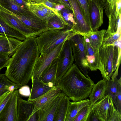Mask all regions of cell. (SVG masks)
I'll use <instances>...</instances> for the list:
<instances>
[{
	"instance_id": "cell-41",
	"label": "cell",
	"mask_w": 121,
	"mask_h": 121,
	"mask_svg": "<svg viewBox=\"0 0 121 121\" xmlns=\"http://www.w3.org/2000/svg\"><path fill=\"white\" fill-rule=\"evenodd\" d=\"M109 121H121V114L116 108L113 112Z\"/></svg>"
},
{
	"instance_id": "cell-30",
	"label": "cell",
	"mask_w": 121,
	"mask_h": 121,
	"mask_svg": "<svg viewBox=\"0 0 121 121\" xmlns=\"http://www.w3.org/2000/svg\"><path fill=\"white\" fill-rule=\"evenodd\" d=\"M31 3L34 4L44 14L49 17H51L56 15L62 19L65 20L62 16L60 11L49 7L43 4Z\"/></svg>"
},
{
	"instance_id": "cell-11",
	"label": "cell",
	"mask_w": 121,
	"mask_h": 121,
	"mask_svg": "<svg viewBox=\"0 0 121 121\" xmlns=\"http://www.w3.org/2000/svg\"><path fill=\"white\" fill-rule=\"evenodd\" d=\"M111 98L105 96L94 104L92 109L98 116L100 121H109L115 108Z\"/></svg>"
},
{
	"instance_id": "cell-38",
	"label": "cell",
	"mask_w": 121,
	"mask_h": 121,
	"mask_svg": "<svg viewBox=\"0 0 121 121\" xmlns=\"http://www.w3.org/2000/svg\"><path fill=\"white\" fill-rule=\"evenodd\" d=\"M9 56L0 53V71L3 68L7 67L10 58Z\"/></svg>"
},
{
	"instance_id": "cell-42",
	"label": "cell",
	"mask_w": 121,
	"mask_h": 121,
	"mask_svg": "<svg viewBox=\"0 0 121 121\" xmlns=\"http://www.w3.org/2000/svg\"><path fill=\"white\" fill-rule=\"evenodd\" d=\"M103 8H104L107 5L112 6L116 4L117 0H98Z\"/></svg>"
},
{
	"instance_id": "cell-25",
	"label": "cell",
	"mask_w": 121,
	"mask_h": 121,
	"mask_svg": "<svg viewBox=\"0 0 121 121\" xmlns=\"http://www.w3.org/2000/svg\"><path fill=\"white\" fill-rule=\"evenodd\" d=\"M105 30L92 32L81 34L85 36L88 39L89 43L94 49H99L101 47Z\"/></svg>"
},
{
	"instance_id": "cell-46",
	"label": "cell",
	"mask_w": 121,
	"mask_h": 121,
	"mask_svg": "<svg viewBox=\"0 0 121 121\" xmlns=\"http://www.w3.org/2000/svg\"><path fill=\"white\" fill-rule=\"evenodd\" d=\"M65 7L63 5L61 4H57L55 7V9L58 10L60 11L63 9L65 8Z\"/></svg>"
},
{
	"instance_id": "cell-29",
	"label": "cell",
	"mask_w": 121,
	"mask_h": 121,
	"mask_svg": "<svg viewBox=\"0 0 121 121\" xmlns=\"http://www.w3.org/2000/svg\"><path fill=\"white\" fill-rule=\"evenodd\" d=\"M118 79H110L107 81V87L105 96L109 95L112 98L114 105H116V95L117 91Z\"/></svg>"
},
{
	"instance_id": "cell-12",
	"label": "cell",
	"mask_w": 121,
	"mask_h": 121,
	"mask_svg": "<svg viewBox=\"0 0 121 121\" xmlns=\"http://www.w3.org/2000/svg\"><path fill=\"white\" fill-rule=\"evenodd\" d=\"M71 7L76 25L72 28L77 34H82L92 32L87 22L77 0H68Z\"/></svg>"
},
{
	"instance_id": "cell-26",
	"label": "cell",
	"mask_w": 121,
	"mask_h": 121,
	"mask_svg": "<svg viewBox=\"0 0 121 121\" xmlns=\"http://www.w3.org/2000/svg\"><path fill=\"white\" fill-rule=\"evenodd\" d=\"M0 34L24 41L25 36L20 32L9 26L0 19Z\"/></svg>"
},
{
	"instance_id": "cell-13",
	"label": "cell",
	"mask_w": 121,
	"mask_h": 121,
	"mask_svg": "<svg viewBox=\"0 0 121 121\" xmlns=\"http://www.w3.org/2000/svg\"><path fill=\"white\" fill-rule=\"evenodd\" d=\"M13 14L33 30L38 36L42 33L49 30L46 22L30 11L25 14Z\"/></svg>"
},
{
	"instance_id": "cell-47",
	"label": "cell",
	"mask_w": 121,
	"mask_h": 121,
	"mask_svg": "<svg viewBox=\"0 0 121 121\" xmlns=\"http://www.w3.org/2000/svg\"><path fill=\"white\" fill-rule=\"evenodd\" d=\"M52 2L57 4H60L58 0H48Z\"/></svg>"
},
{
	"instance_id": "cell-7",
	"label": "cell",
	"mask_w": 121,
	"mask_h": 121,
	"mask_svg": "<svg viewBox=\"0 0 121 121\" xmlns=\"http://www.w3.org/2000/svg\"><path fill=\"white\" fill-rule=\"evenodd\" d=\"M65 41L48 52L40 54L35 63L31 79H40L44 70L55 59L58 57Z\"/></svg>"
},
{
	"instance_id": "cell-27",
	"label": "cell",
	"mask_w": 121,
	"mask_h": 121,
	"mask_svg": "<svg viewBox=\"0 0 121 121\" xmlns=\"http://www.w3.org/2000/svg\"><path fill=\"white\" fill-rule=\"evenodd\" d=\"M70 100L66 95L63 98L58 108L54 121H65Z\"/></svg>"
},
{
	"instance_id": "cell-45",
	"label": "cell",
	"mask_w": 121,
	"mask_h": 121,
	"mask_svg": "<svg viewBox=\"0 0 121 121\" xmlns=\"http://www.w3.org/2000/svg\"><path fill=\"white\" fill-rule=\"evenodd\" d=\"M16 3L20 5L28 8L30 4L28 3L23 0H12Z\"/></svg>"
},
{
	"instance_id": "cell-9",
	"label": "cell",
	"mask_w": 121,
	"mask_h": 121,
	"mask_svg": "<svg viewBox=\"0 0 121 121\" xmlns=\"http://www.w3.org/2000/svg\"><path fill=\"white\" fill-rule=\"evenodd\" d=\"M65 95L61 92L43 105L38 110V121H54L60 103Z\"/></svg>"
},
{
	"instance_id": "cell-14",
	"label": "cell",
	"mask_w": 121,
	"mask_h": 121,
	"mask_svg": "<svg viewBox=\"0 0 121 121\" xmlns=\"http://www.w3.org/2000/svg\"><path fill=\"white\" fill-rule=\"evenodd\" d=\"M116 4L113 7L108 6L104 9V13L108 18V26L106 30L104 38L106 37L117 33H121V14L116 16Z\"/></svg>"
},
{
	"instance_id": "cell-3",
	"label": "cell",
	"mask_w": 121,
	"mask_h": 121,
	"mask_svg": "<svg viewBox=\"0 0 121 121\" xmlns=\"http://www.w3.org/2000/svg\"><path fill=\"white\" fill-rule=\"evenodd\" d=\"M99 70L107 81L113 73L118 71L121 60V40L115 45L101 46L99 50Z\"/></svg>"
},
{
	"instance_id": "cell-40",
	"label": "cell",
	"mask_w": 121,
	"mask_h": 121,
	"mask_svg": "<svg viewBox=\"0 0 121 121\" xmlns=\"http://www.w3.org/2000/svg\"><path fill=\"white\" fill-rule=\"evenodd\" d=\"M31 2L34 3L43 4L53 9H55L56 5L58 4L51 2L48 0H31Z\"/></svg>"
},
{
	"instance_id": "cell-33",
	"label": "cell",
	"mask_w": 121,
	"mask_h": 121,
	"mask_svg": "<svg viewBox=\"0 0 121 121\" xmlns=\"http://www.w3.org/2000/svg\"><path fill=\"white\" fill-rule=\"evenodd\" d=\"M93 105L90 104L84 107L78 112L73 121H86Z\"/></svg>"
},
{
	"instance_id": "cell-34",
	"label": "cell",
	"mask_w": 121,
	"mask_h": 121,
	"mask_svg": "<svg viewBox=\"0 0 121 121\" xmlns=\"http://www.w3.org/2000/svg\"><path fill=\"white\" fill-rule=\"evenodd\" d=\"M60 12L62 17L69 24L70 28H72L76 24L72 11L65 7L62 9Z\"/></svg>"
},
{
	"instance_id": "cell-23",
	"label": "cell",
	"mask_w": 121,
	"mask_h": 121,
	"mask_svg": "<svg viewBox=\"0 0 121 121\" xmlns=\"http://www.w3.org/2000/svg\"><path fill=\"white\" fill-rule=\"evenodd\" d=\"M90 104L89 99L70 102L65 121H73L80 111L84 107Z\"/></svg>"
},
{
	"instance_id": "cell-21",
	"label": "cell",
	"mask_w": 121,
	"mask_h": 121,
	"mask_svg": "<svg viewBox=\"0 0 121 121\" xmlns=\"http://www.w3.org/2000/svg\"><path fill=\"white\" fill-rule=\"evenodd\" d=\"M57 65V58L55 59L44 70L39 79L45 83L56 86Z\"/></svg>"
},
{
	"instance_id": "cell-19",
	"label": "cell",
	"mask_w": 121,
	"mask_h": 121,
	"mask_svg": "<svg viewBox=\"0 0 121 121\" xmlns=\"http://www.w3.org/2000/svg\"><path fill=\"white\" fill-rule=\"evenodd\" d=\"M32 87L30 95L28 100L33 101L54 88L56 86L45 83L40 79H31Z\"/></svg>"
},
{
	"instance_id": "cell-32",
	"label": "cell",
	"mask_w": 121,
	"mask_h": 121,
	"mask_svg": "<svg viewBox=\"0 0 121 121\" xmlns=\"http://www.w3.org/2000/svg\"><path fill=\"white\" fill-rule=\"evenodd\" d=\"M15 84L9 79L5 74L0 73V98L5 93L9 91V86Z\"/></svg>"
},
{
	"instance_id": "cell-35",
	"label": "cell",
	"mask_w": 121,
	"mask_h": 121,
	"mask_svg": "<svg viewBox=\"0 0 121 121\" xmlns=\"http://www.w3.org/2000/svg\"><path fill=\"white\" fill-rule=\"evenodd\" d=\"M30 10L33 13L45 22L47 24L49 19L50 17H49L44 14L34 4L31 3L29 6Z\"/></svg>"
},
{
	"instance_id": "cell-10",
	"label": "cell",
	"mask_w": 121,
	"mask_h": 121,
	"mask_svg": "<svg viewBox=\"0 0 121 121\" xmlns=\"http://www.w3.org/2000/svg\"><path fill=\"white\" fill-rule=\"evenodd\" d=\"M34 108L33 101L25 100L19 97L17 103V121H38V111L33 114Z\"/></svg>"
},
{
	"instance_id": "cell-39",
	"label": "cell",
	"mask_w": 121,
	"mask_h": 121,
	"mask_svg": "<svg viewBox=\"0 0 121 121\" xmlns=\"http://www.w3.org/2000/svg\"><path fill=\"white\" fill-rule=\"evenodd\" d=\"M18 92L21 95L24 97H29L30 93L31 91L29 86L27 85L23 86L20 87Z\"/></svg>"
},
{
	"instance_id": "cell-36",
	"label": "cell",
	"mask_w": 121,
	"mask_h": 121,
	"mask_svg": "<svg viewBox=\"0 0 121 121\" xmlns=\"http://www.w3.org/2000/svg\"><path fill=\"white\" fill-rule=\"evenodd\" d=\"M117 110L121 114V77L118 79L117 91L116 95V105Z\"/></svg>"
},
{
	"instance_id": "cell-48",
	"label": "cell",
	"mask_w": 121,
	"mask_h": 121,
	"mask_svg": "<svg viewBox=\"0 0 121 121\" xmlns=\"http://www.w3.org/2000/svg\"><path fill=\"white\" fill-rule=\"evenodd\" d=\"M25 1H26V2L30 4L31 2V0H23Z\"/></svg>"
},
{
	"instance_id": "cell-31",
	"label": "cell",
	"mask_w": 121,
	"mask_h": 121,
	"mask_svg": "<svg viewBox=\"0 0 121 121\" xmlns=\"http://www.w3.org/2000/svg\"><path fill=\"white\" fill-rule=\"evenodd\" d=\"M77 0L80 5L85 20L91 27L89 13L91 0Z\"/></svg>"
},
{
	"instance_id": "cell-5",
	"label": "cell",
	"mask_w": 121,
	"mask_h": 121,
	"mask_svg": "<svg viewBox=\"0 0 121 121\" xmlns=\"http://www.w3.org/2000/svg\"><path fill=\"white\" fill-rule=\"evenodd\" d=\"M69 40L71 45L75 64L85 76L87 78H90L88 74L90 70L88 66L83 36L77 34Z\"/></svg>"
},
{
	"instance_id": "cell-43",
	"label": "cell",
	"mask_w": 121,
	"mask_h": 121,
	"mask_svg": "<svg viewBox=\"0 0 121 121\" xmlns=\"http://www.w3.org/2000/svg\"><path fill=\"white\" fill-rule=\"evenodd\" d=\"M86 121H100L94 111L92 109L89 113Z\"/></svg>"
},
{
	"instance_id": "cell-44",
	"label": "cell",
	"mask_w": 121,
	"mask_h": 121,
	"mask_svg": "<svg viewBox=\"0 0 121 121\" xmlns=\"http://www.w3.org/2000/svg\"><path fill=\"white\" fill-rule=\"evenodd\" d=\"M60 4L72 11V9L68 0H58Z\"/></svg>"
},
{
	"instance_id": "cell-24",
	"label": "cell",
	"mask_w": 121,
	"mask_h": 121,
	"mask_svg": "<svg viewBox=\"0 0 121 121\" xmlns=\"http://www.w3.org/2000/svg\"><path fill=\"white\" fill-rule=\"evenodd\" d=\"M61 90L56 86L54 88L34 100L35 108L33 113H35L45 104L62 92Z\"/></svg>"
},
{
	"instance_id": "cell-6",
	"label": "cell",
	"mask_w": 121,
	"mask_h": 121,
	"mask_svg": "<svg viewBox=\"0 0 121 121\" xmlns=\"http://www.w3.org/2000/svg\"><path fill=\"white\" fill-rule=\"evenodd\" d=\"M58 65L56 83L73 64L74 61L70 41L66 40L57 57Z\"/></svg>"
},
{
	"instance_id": "cell-20",
	"label": "cell",
	"mask_w": 121,
	"mask_h": 121,
	"mask_svg": "<svg viewBox=\"0 0 121 121\" xmlns=\"http://www.w3.org/2000/svg\"><path fill=\"white\" fill-rule=\"evenodd\" d=\"M107 84V80L103 78L94 84L89 96L90 104L93 105L104 97Z\"/></svg>"
},
{
	"instance_id": "cell-18",
	"label": "cell",
	"mask_w": 121,
	"mask_h": 121,
	"mask_svg": "<svg viewBox=\"0 0 121 121\" xmlns=\"http://www.w3.org/2000/svg\"><path fill=\"white\" fill-rule=\"evenodd\" d=\"M22 42L15 38L0 35V53L12 56Z\"/></svg>"
},
{
	"instance_id": "cell-15",
	"label": "cell",
	"mask_w": 121,
	"mask_h": 121,
	"mask_svg": "<svg viewBox=\"0 0 121 121\" xmlns=\"http://www.w3.org/2000/svg\"><path fill=\"white\" fill-rule=\"evenodd\" d=\"M20 96L18 90H14L11 97L0 113V121H17V103Z\"/></svg>"
},
{
	"instance_id": "cell-8",
	"label": "cell",
	"mask_w": 121,
	"mask_h": 121,
	"mask_svg": "<svg viewBox=\"0 0 121 121\" xmlns=\"http://www.w3.org/2000/svg\"><path fill=\"white\" fill-rule=\"evenodd\" d=\"M0 19L9 26L20 32L26 38L36 37L38 36L37 33L15 15L0 9Z\"/></svg>"
},
{
	"instance_id": "cell-2",
	"label": "cell",
	"mask_w": 121,
	"mask_h": 121,
	"mask_svg": "<svg viewBox=\"0 0 121 121\" xmlns=\"http://www.w3.org/2000/svg\"><path fill=\"white\" fill-rule=\"evenodd\" d=\"M90 78L85 76L75 64H73L56 83L70 100L73 101L84 99L89 97L94 84Z\"/></svg>"
},
{
	"instance_id": "cell-1",
	"label": "cell",
	"mask_w": 121,
	"mask_h": 121,
	"mask_svg": "<svg viewBox=\"0 0 121 121\" xmlns=\"http://www.w3.org/2000/svg\"><path fill=\"white\" fill-rule=\"evenodd\" d=\"M40 54L35 37L26 38L10 58L5 73L6 77L21 86L27 85Z\"/></svg>"
},
{
	"instance_id": "cell-4",
	"label": "cell",
	"mask_w": 121,
	"mask_h": 121,
	"mask_svg": "<svg viewBox=\"0 0 121 121\" xmlns=\"http://www.w3.org/2000/svg\"><path fill=\"white\" fill-rule=\"evenodd\" d=\"M72 28L49 30L35 37L40 54L46 53L77 34Z\"/></svg>"
},
{
	"instance_id": "cell-17",
	"label": "cell",
	"mask_w": 121,
	"mask_h": 121,
	"mask_svg": "<svg viewBox=\"0 0 121 121\" xmlns=\"http://www.w3.org/2000/svg\"><path fill=\"white\" fill-rule=\"evenodd\" d=\"M84 43L88 66L90 70L94 71L99 69V50L94 49L90 44L88 39L85 36Z\"/></svg>"
},
{
	"instance_id": "cell-28",
	"label": "cell",
	"mask_w": 121,
	"mask_h": 121,
	"mask_svg": "<svg viewBox=\"0 0 121 121\" xmlns=\"http://www.w3.org/2000/svg\"><path fill=\"white\" fill-rule=\"evenodd\" d=\"M47 24L49 30L71 28L68 23L56 15L50 17Z\"/></svg>"
},
{
	"instance_id": "cell-16",
	"label": "cell",
	"mask_w": 121,
	"mask_h": 121,
	"mask_svg": "<svg viewBox=\"0 0 121 121\" xmlns=\"http://www.w3.org/2000/svg\"><path fill=\"white\" fill-rule=\"evenodd\" d=\"M103 9L98 0H91L89 18L92 32L98 30L103 23Z\"/></svg>"
},
{
	"instance_id": "cell-22",
	"label": "cell",
	"mask_w": 121,
	"mask_h": 121,
	"mask_svg": "<svg viewBox=\"0 0 121 121\" xmlns=\"http://www.w3.org/2000/svg\"><path fill=\"white\" fill-rule=\"evenodd\" d=\"M0 9L16 15L30 11L28 8L18 4L12 0H0Z\"/></svg>"
},
{
	"instance_id": "cell-37",
	"label": "cell",
	"mask_w": 121,
	"mask_h": 121,
	"mask_svg": "<svg viewBox=\"0 0 121 121\" xmlns=\"http://www.w3.org/2000/svg\"><path fill=\"white\" fill-rule=\"evenodd\" d=\"M14 91L6 92L0 98V113L11 97Z\"/></svg>"
}]
</instances>
